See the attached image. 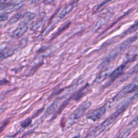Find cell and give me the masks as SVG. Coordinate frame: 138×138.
Here are the masks:
<instances>
[{"label":"cell","mask_w":138,"mask_h":138,"mask_svg":"<svg viewBox=\"0 0 138 138\" xmlns=\"http://www.w3.org/2000/svg\"><path fill=\"white\" fill-rule=\"evenodd\" d=\"M63 98V97H60L59 98H57V99H55L54 102L52 103V104L49 106V107L46 110L45 114H44V116L45 117H48V116L49 115H50L51 114H52L55 112L57 108L58 107L59 104H60V102H61V100H62Z\"/></svg>","instance_id":"8"},{"label":"cell","mask_w":138,"mask_h":138,"mask_svg":"<svg viewBox=\"0 0 138 138\" xmlns=\"http://www.w3.org/2000/svg\"><path fill=\"white\" fill-rule=\"evenodd\" d=\"M39 1H40V0H31V2L32 3H35L38 2Z\"/></svg>","instance_id":"27"},{"label":"cell","mask_w":138,"mask_h":138,"mask_svg":"<svg viewBox=\"0 0 138 138\" xmlns=\"http://www.w3.org/2000/svg\"><path fill=\"white\" fill-rule=\"evenodd\" d=\"M137 86L134 84H130L125 86L117 95H116L111 100V103H115L118 102L120 99L124 97L127 94L137 92Z\"/></svg>","instance_id":"4"},{"label":"cell","mask_w":138,"mask_h":138,"mask_svg":"<svg viewBox=\"0 0 138 138\" xmlns=\"http://www.w3.org/2000/svg\"><path fill=\"white\" fill-rule=\"evenodd\" d=\"M2 25V22H0V27H1Z\"/></svg>","instance_id":"30"},{"label":"cell","mask_w":138,"mask_h":138,"mask_svg":"<svg viewBox=\"0 0 138 138\" xmlns=\"http://www.w3.org/2000/svg\"><path fill=\"white\" fill-rule=\"evenodd\" d=\"M137 93L136 92L135 95L133 97H132L130 98H128L127 100L124 101L117 111L114 112L111 115H109V117L105 120L103 122L95 127L90 132L89 134L87 135V137H96L103 133L110 125L115 122V120L118 119L119 116L121 114H122L125 110L130 105L134 100H135L137 98Z\"/></svg>","instance_id":"1"},{"label":"cell","mask_w":138,"mask_h":138,"mask_svg":"<svg viewBox=\"0 0 138 138\" xmlns=\"http://www.w3.org/2000/svg\"><path fill=\"white\" fill-rule=\"evenodd\" d=\"M22 17V15L21 14H17L14 15V16L11 18L10 20L9 21V22L11 24H13L17 22Z\"/></svg>","instance_id":"18"},{"label":"cell","mask_w":138,"mask_h":138,"mask_svg":"<svg viewBox=\"0 0 138 138\" xmlns=\"http://www.w3.org/2000/svg\"><path fill=\"white\" fill-rule=\"evenodd\" d=\"M16 51V49L12 48H7L4 49L0 52V60L9 57L13 55Z\"/></svg>","instance_id":"9"},{"label":"cell","mask_w":138,"mask_h":138,"mask_svg":"<svg viewBox=\"0 0 138 138\" xmlns=\"http://www.w3.org/2000/svg\"><path fill=\"white\" fill-rule=\"evenodd\" d=\"M108 21V19L107 17H102L99 19L97 22L96 25L95 26V29L97 30L99 27H100L103 24L106 23Z\"/></svg>","instance_id":"16"},{"label":"cell","mask_w":138,"mask_h":138,"mask_svg":"<svg viewBox=\"0 0 138 138\" xmlns=\"http://www.w3.org/2000/svg\"><path fill=\"white\" fill-rule=\"evenodd\" d=\"M109 72H110V69H109L104 70V71L102 72H100L97 76V77H96V78L95 79L94 82L97 84L100 83V82H103L107 78V76H108L109 73Z\"/></svg>","instance_id":"10"},{"label":"cell","mask_w":138,"mask_h":138,"mask_svg":"<svg viewBox=\"0 0 138 138\" xmlns=\"http://www.w3.org/2000/svg\"><path fill=\"white\" fill-rule=\"evenodd\" d=\"M137 38V36L136 35L134 37H132L125 42H124L121 44H120L118 47L114 49L113 51L110 53L108 56L104 59L103 61L98 65V69H102L105 68L108 65L112 63L116 59L120 54L123 52L125 50L127 49L131 44L135 41Z\"/></svg>","instance_id":"2"},{"label":"cell","mask_w":138,"mask_h":138,"mask_svg":"<svg viewBox=\"0 0 138 138\" xmlns=\"http://www.w3.org/2000/svg\"><path fill=\"white\" fill-rule=\"evenodd\" d=\"M72 97L71 96L69 98H68V99H67V100H65L63 102V104H62V105H60V107L58 108V109L56 111V112L53 115V118H52V119H51V120H53V119H54L56 118H57V116L59 115L60 113H62V112L63 111V110L65 108V107L66 106H67L68 105V104L69 103V102L72 100Z\"/></svg>","instance_id":"12"},{"label":"cell","mask_w":138,"mask_h":138,"mask_svg":"<svg viewBox=\"0 0 138 138\" xmlns=\"http://www.w3.org/2000/svg\"><path fill=\"white\" fill-rule=\"evenodd\" d=\"M137 29V22H136L133 25H132L129 29L127 30L125 32H124V35H127L129 34H131V33L133 32L136 30Z\"/></svg>","instance_id":"17"},{"label":"cell","mask_w":138,"mask_h":138,"mask_svg":"<svg viewBox=\"0 0 138 138\" xmlns=\"http://www.w3.org/2000/svg\"><path fill=\"white\" fill-rule=\"evenodd\" d=\"M111 1V0H106V1H105L104 2H103L102 3H101L100 5H99L98 6L97 8V10H99V9H100L104 5H105L107 2H108L109 1Z\"/></svg>","instance_id":"24"},{"label":"cell","mask_w":138,"mask_h":138,"mask_svg":"<svg viewBox=\"0 0 138 138\" xmlns=\"http://www.w3.org/2000/svg\"><path fill=\"white\" fill-rule=\"evenodd\" d=\"M126 64H123L120 65L117 69H115L109 76V84L108 85L114 81L116 79L118 78V77L124 72V71L126 68Z\"/></svg>","instance_id":"7"},{"label":"cell","mask_w":138,"mask_h":138,"mask_svg":"<svg viewBox=\"0 0 138 138\" xmlns=\"http://www.w3.org/2000/svg\"><path fill=\"white\" fill-rule=\"evenodd\" d=\"M54 0H45L44 1V3L45 4H51L52 3H53L54 2Z\"/></svg>","instance_id":"26"},{"label":"cell","mask_w":138,"mask_h":138,"mask_svg":"<svg viewBox=\"0 0 138 138\" xmlns=\"http://www.w3.org/2000/svg\"><path fill=\"white\" fill-rule=\"evenodd\" d=\"M88 85V84L85 85L84 86H83L82 87H81L80 90H79L78 91L75 92L72 96H71L72 99H73V100L78 101L79 100L83 97L84 96V90H85V89L86 87H87V86Z\"/></svg>","instance_id":"13"},{"label":"cell","mask_w":138,"mask_h":138,"mask_svg":"<svg viewBox=\"0 0 138 138\" xmlns=\"http://www.w3.org/2000/svg\"><path fill=\"white\" fill-rule=\"evenodd\" d=\"M35 17V14L31 12H26L22 17V23L27 24L29 22L32 21Z\"/></svg>","instance_id":"14"},{"label":"cell","mask_w":138,"mask_h":138,"mask_svg":"<svg viewBox=\"0 0 138 138\" xmlns=\"http://www.w3.org/2000/svg\"><path fill=\"white\" fill-rule=\"evenodd\" d=\"M91 105V103L90 102H86L81 104L70 115L68 125L71 126L73 125L77 120L82 117Z\"/></svg>","instance_id":"3"},{"label":"cell","mask_w":138,"mask_h":138,"mask_svg":"<svg viewBox=\"0 0 138 138\" xmlns=\"http://www.w3.org/2000/svg\"><path fill=\"white\" fill-rule=\"evenodd\" d=\"M9 17V15L7 14H4L0 16V22H3L6 21Z\"/></svg>","instance_id":"22"},{"label":"cell","mask_w":138,"mask_h":138,"mask_svg":"<svg viewBox=\"0 0 138 138\" xmlns=\"http://www.w3.org/2000/svg\"><path fill=\"white\" fill-rule=\"evenodd\" d=\"M24 5V4L23 2H21V3L16 4L15 5H14L13 7H12L10 9V12H9V13L13 12H14V11L19 10L20 9H21L22 7Z\"/></svg>","instance_id":"20"},{"label":"cell","mask_w":138,"mask_h":138,"mask_svg":"<svg viewBox=\"0 0 138 138\" xmlns=\"http://www.w3.org/2000/svg\"><path fill=\"white\" fill-rule=\"evenodd\" d=\"M27 29H28V26H27V24L22 23L21 25L12 33L11 36L15 39H18L25 34Z\"/></svg>","instance_id":"6"},{"label":"cell","mask_w":138,"mask_h":138,"mask_svg":"<svg viewBox=\"0 0 138 138\" xmlns=\"http://www.w3.org/2000/svg\"><path fill=\"white\" fill-rule=\"evenodd\" d=\"M44 107H42V108H41L40 109L38 110V111H37V112L34 115L32 116V118H35L36 117H37L38 116V115H40L42 112H43V111L44 110Z\"/></svg>","instance_id":"23"},{"label":"cell","mask_w":138,"mask_h":138,"mask_svg":"<svg viewBox=\"0 0 138 138\" xmlns=\"http://www.w3.org/2000/svg\"><path fill=\"white\" fill-rule=\"evenodd\" d=\"M7 1V0H0V4H3Z\"/></svg>","instance_id":"28"},{"label":"cell","mask_w":138,"mask_h":138,"mask_svg":"<svg viewBox=\"0 0 138 138\" xmlns=\"http://www.w3.org/2000/svg\"><path fill=\"white\" fill-rule=\"evenodd\" d=\"M70 24H71V23H67V24H65V25H64L63 27H62L61 28L59 29L57 31V32H56V34H55L51 37V40H53V39H54L55 38L57 37L59 35H60V34H61V33H62L63 31H64L66 29H67L68 27L69 26V25H70Z\"/></svg>","instance_id":"15"},{"label":"cell","mask_w":138,"mask_h":138,"mask_svg":"<svg viewBox=\"0 0 138 138\" xmlns=\"http://www.w3.org/2000/svg\"><path fill=\"white\" fill-rule=\"evenodd\" d=\"M32 123V119L31 118H27L21 123V126L23 128H26L31 125Z\"/></svg>","instance_id":"19"},{"label":"cell","mask_w":138,"mask_h":138,"mask_svg":"<svg viewBox=\"0 0 138 138\" xmlns=\"http://www.w3.org/2000/svg\"><path fill=\"white\" fill-rule=\"evenodd\" d=\"M73 8V5L72 4H69L67 5V7L64 8V9L62 10V12H60L59 14V16H58L59 20H62L64 19L66 16H67L68 14H69L71 12Z\"/></svg>","instance_id":"11"},{"label":"cell","mask_w":138,"mask_h":138,"mask_svg":"<svg viewBox=\"0 0 138 138\" xmlns=\"http://www.w3.org/2000/svg\"><path fill=\"white\" fill-rule=\"evenodd\" d=\"M4 126H5V125H3V126H2V127H0V133H1V132L3 130V129L4 128Z\"/></svg>","instance_id":"29"},{"label":"cell","mask_w":138,"mask_h":138,"mask_svg":"<svg viewBox=\"0 0 138 138\" xmlns=\"http://www.w3.org/2000/svg\"><path fill=\"white\" fill-rule=\"evenodd\" d=\"M42 22L41 21L37 22H36L34 25H32V28H31L32 30H34V31L37 30L41 26V25H42Z\"/></svg>","instance_id":"21"},{"label":"cell","mask_w":138,"mask_h":138,"mask_svg":"<svg viewBox=\"0 0 138 138\" xmlns=\"http://www.w3.org/2000/svg\"><path fill=\"white\" fill-rule=\"evenodd\" d=\"M106 111V107L103 106L96 109H94L88 113L86 115V118L87 119H90L93 121H97L100 120L105 114Z\"/></svg>","instance_id":"5"},{"label":"cell","mask_w":138,"mask_h":138,"mask_svg":"<svg viewBox=\"0 0 138 138\" xmlns=\"http://www.w3.org/2000/svg\"><path fill=\"white\" fill-rule=\"evenodd\" d=\"M9 5V4H4V5H1V6H0V11H1L5 8H7L8 6Z\"/></svg>","instance_id":"25"}]
</instances>
